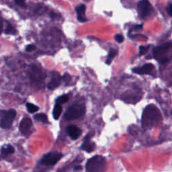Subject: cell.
Wrapping results in <instances>:
<instances>
[{
  "instance_id": "1",
  "label": "cell",
  "mask_w": 172,
  "mask_h": 172,
  "mask_svg": "<svg viewBox=\"0 0 172 172\" xmlns=\"http://www.w3.org/2000/svg\"><path fill=\"white\" fill-rule=\"evenodd\" d=\"M161 120V114L157 106L150 104L142 112V127L145 129H149L156 126Z\"/></svg>"
},
{
  "instance_id": "2",
  "label": "cell",
  "mask_w": 172,
  "mask_h": 172,
  "mask_svg": "<svg viewBox=\"0 0 172 172\" xmlns=\"http://www.w3.org/2000/svg\"><path fill=\"white\" fill-rule=\"evenodd\" d=\"M106 169V161L101 155H95L90 158L86 163L88 172H105Z\"/></svg>"
},
{
  "instance_id": "3",
  "label": "cell",
  "mask_w": 172,
  "mask_h": 172,
  "mask_svg": "<svg viewBox=\"0 0 172 172\" xmlns=\"http://www.w3.org/2000/svg\"><path fill=\"white\" fill-rule=\"evenodd\" d=\"M86 113V107L83 104H73L70 106L65 114V119L72 120L81 118Z\"/></svg>"
},
{
  "instance_id": "4",
  "label": "cell",
  "mask_w": 172,
  "mask_h": 172,
  "mask_svg": "<svg viewBox=\"0 0 172 172\" xmlns=\"http://www.w3.org/2000/svg\"><path fill=\"white\" fill-rule=\"evenodd\" d=\"M16 112L14 110L2 111L1 113V127L2 128H9L16 118Z\"/></svg>"
},
{
  "instance_id": "5",
  "label": "cell",
  "mask_w": 172,
  "mask_h": 172,
  "mask_svg": "<svg viewBox=\"0 0 172 172\" xmlns=\"http://www.w3.org/2000/svg\"><path fill=\"white\" fill-rule=\"evenodd\" d=\"M171 46L172 44L171 43H167L155 48L153 53L155 59H157L159 62L163 63H166L168 61V59H167V58L164 57V54L171 47Z\"/></svg>"
},
{
  "instance_id": "6",
  "label": "cell",
  "mask_w": 172,
  "mask_h": 172,
  "mask_svg": "<svg viewBox=\"0 0 172 172\" xmlns=\"http://www.w3.org/2000/svg\"><path fill=\"white\" fill-rule=\"evenodd\" d=\"M63 156L61 153L51 152L44 155L41 159L40 163L42 164L47 165H54L60 160Z\"/></svg>"
},
{
  "instance_id": "7",
  "label": "cell",
  "mask_w": 172,
  "mask_h": 172,
  "mask_svg": "<svg viewBox=\"0 0 172 172\" xmlns=\"http://www.w3.org/2000/svg\"><path fill=\"white\" fill-rule=\"evenodd\" d=\"M138 11L140 16L145 18L151 11V4L148 0H141L138 3Z\"/></svg>"
},
{
  "instance_id": "8",
  "label": "cell",
  "mask_w": 172,
  "mask_h": 172,
  "mask_svg": "<svg viewBox=\"0 0 172 172\" xmlns=\"http://www.w3.org/2000/svg\"><path fill=\"white\" fill-rule=\"evenodd\" d=\"M32 126V123L31 119L30 118H28V117H26V118L23 119L20 122L19 127L20 131L22 132L23 135H27L30 131Z\"/></svg>"
},
{
  "instance_id": "9",
  "label": "cell",
  "mask_w": 172,
  "mask_h": 172,
  "mask_svg": "<svg viewBox=\"0 0 172 172\" xmlns=\"http://www.w3.org/2000/svg\"><path fill=\"white\" fill-rule=\"evenodd\" d=\"M67 132L69 137L73 140L77 139L81 134V129L73 124L68 126L67 128Z\"/></svg>"
},
{
  "instance_id": "10",
  "label": "cell",
  "mask_w": 172,
  "mask_h": 172,
  "mask_svg": "<svg viewBox=\"0 0 172 172\" xmlns=\"http://www.w3.org/2000/svg\"><path fill=\"white\" fill-rule=\"evenodd\" d=\"M154 69V66L151 63L145 64L142 67H138L133 69L132 71L134 73L140 74V75H144V74H150L151 73V71Z\"/></svg>"
},
{
  "instance_id": "11",
  "label": "cell",
  "mask_w": 172,
  "mask_h": 172,
  "mask_svg": "<svg viewBox=\"0 0 172 172\" xmlns=\"http://www.w3.org/2000/svg\"><path fill=\"white\" fill-rule=\"evenodd\" d=\"M30 79L33 83H42L44 77L41 71L38 69H32L30 73Z\"/></svg>"
},
{
  "instance_id": "12",
  "label": "cell",
  "mask_w": 172,
  "mask_h": 172,
  "mask_svg": "<svg viewBox=\"0 0 172 172\" xmlns=\"http://www.w3.org/2000/svg\"><path fill=\"white\" fill-rule=\"evenodd\" d=\"M91 135H88L86 137L84 141H83V144L81 146V149L86 151L87 153H91L92 151H94L95 149V145L93 142H91L90 140Z\"/></svg>"
},
{
  "instance_id": "13",
  "label": "cell",
  "mask_w": 172,
  "mask_h": 172,
  "mask_svg": "<svg viewBox=\"0 0 172 172\" xmlns=\"http://www.w3.org/2000/svg\"><path fill=\"white\" fill-rule=\"evenodd\" d=\"M61 77L58 73H53L51 81L49 82L48 87L51 90H54L58 87L61 84Z\"/></svg>"
},
{
  "instance_id": "14",
  "label": "cell",
  "mask_w": 172,
  "mask_h": 172,
  "mask_svg": "<svg viewBox=\"0 0 172 172\" xmlns=\"http://www.w3.org/2000/svg\"><path fill=\"white\" fill-rule=\"evenodd\" d=\"M86 6L81 4V5H79L75 8V11L77 12V19L79 22H86L87 19L85 18V14H86Z\"/></svg>"
},
{
  "instance_id": "15",
  "label": "cell",
  "mask_w": 172,
  "mask_h": 172,
  "mask_svg": "<svg viewBox=\"0 0 172 172\" xmlns=\"http://www.w3.org/2000/svg\"><path fill=\"white\" fill-rule=\"evenodd\" d=\"M14 149L13 146H12L11 145H6L2 146V155L3 157H6L8 155L14 153Z\"/></svg>"
},
{
  "instance_id": "16",
  "label": "cell",
  "mask_w": 172,
  "mask_h": 172,
  "mask_svg": "<svg viewBox=\"0 0 172 172\" xmlns=\"http://www.w3.org/2000/svg\"><path fill=\"white\" fill-rule=\"evenodd\" d=\"M62 113V106L61 105L59 104H56L55 106H54L53 109V118L55 120H58L61 114Z\"/></svg>"
},
{
  "instance_id": "17",
  "label": "cell",
  "mask_w": 172,
  "mask_h": 172,
  "mask_svg": "<svg viewBox=\"0 0 172 172\" xmlns=\"http://www.w3.org/2000/svg\"><path fill=\"white\" fill-rule=\"evenodd\" d=\"M35 119L37 121L42 122L43 123H48V119L46 114H43V113H40V114H37L35 116Z\"/></svg>"
},
{
  "instance_id": "18",
  "label": "cell",
  "mask_w": 172,
  "mask_h": 172,
  "mask_svg": "<svg viewBox=\"0 0 172 172\" xmlns=\"http://www.w3.org/2000/svg\"><path fill=\"white\" fill-rule=\"evenodd\" d=\"M117 54V51H116V50H114V49H112L110 50V53H109V54H108V57L107 58V60L106 61V63L107 65H110L111 63V62L112 61L113 58H114Z\"/></svg>"
},
{
  "instance_id": "19",
  "label": "cell",
  "mask_w": 172,
  "mask_h": 172,
  "mask_svg": "<svg viewBox=\"0 0 172 172\" xmlns=\"http://www.w3.org/2000/svg\"><path fill=\"white\" fill-rule=\"evenodd\" d=\"M26 108L28 111L30 113H35L39 110V108L36 106V105L31 104V103H27L26 104Z\"/></svg>"
},
{
  "instance_id": "20",
  "label": "cell",
  "mask_w": 172,
  "mask_h": 172,
  "mask_svg": "<svg viewBox=\"0 0 172 172\" xmlns=\"http://www.w3.org/2000/svg\"><path fill=\"white\" fill-rule=\"evenodd\" d=\"M68 100H69V96L64 95L61 96V97H59V98H58L56 100V103L59 104H65L67 102Z\"/></svg>"
},
{
  "instance_id": "21",
  "label": "cell",
  "mask_w": 172,
  "mask_h": 172,
  "mask_svg": "<svg viewBox=\"0 0 172 172\" xmlns=\"http://www.w3.org/2000/svg\"><path fill=\"white\" fill-rule=\"evenodd\" d=\"M5 32H6V34L14 35L16 33V30L11 26V25H8V26H7V28H6V30Z\"/></svg>"
},
{
  "instance_id": "22",
  "label": "cell",
  "mask_w": 172,
  "mask_h": 172,
  "mask_svg": "<svg viewBox=\"0 0 172 172\" xmlns=\"http://www.w3.org/2000/svg\"><path fill=\"white\" fill-rule=\"evenodd\" d=\"M149 47H143V46H141L139 47V53L141 55H144L148 51Z\"/></svg>"
},
{
  "instance_id": "23",
  "label": "cell",
  "mask_w": 172,
  "mask_h": 172,
  "mask_svg": "<svg viewBox=\"0 0 172 172\" xmlns=\"http://www.w3.org/2000/svg\"><path fill=\"white\" fill-rule=\"evenodd\" d=\"M114 38H115L116 41L118 42L119 43H123V40H124V38H123V35H116Z\"/></svg>"
},
{
  "instance_id": "24",
  "label": "cell",
  "mask_w": 172,
  "mask_h": 172,
  "mask_svg": "<svg viewBox=\"0 0 172 172\" xmlns=\"http://www.w3.org/2000/svg\"><path fill=\"white\" fill-rule=\"evenodd\" d=\"M63 81L66 83H68L71 80V76L68 73H65L64 74L63 76Z\"/></svg>"
},
{
  "instance_id": "25",
  "label": "cell",
  "mask_w": 172,
  "mask_h": 172,
  "mask_svg": "<svg viewBox=\"0 0 172 172\" xmlns=\"http://www.w3.org/2000/svg\"><path fill=\"white\" fill-rule=\"evenodd\" d=\"M36 49V47L35 45L33 44H29L26 47V51L27 52H32L33 51H35V50Z\"/></svg>"
},
{
  "instance_id": "26",
  "label": "cell",
  "mask_w": 172,
  "mask_h": 172,
  "mask_svg": "<svg viewBox=\"0 0 172 172\" xmlns=\"http://www.w3.org/2000/svg\"><path fill=\"white\" fill-rule=\"evenodd\" d=\"M16 3L21 7H25V2L24 0H16Z\"/></svg>"
},
{
  "instance_id": "27",
  "label": "cell",
  "mask_w": 172,
  "mask_h": 172,
  "mask_svg": "<svg viewBox=\"0 0 172 172\" xmlns=\"http://www.w3.org/2000/svg\"><path fill=\"white\" fill-rule=\"evenodd\" d=\"M167 13H168L172 17V5L171 4H170V5L167 6Z\"/></svg>"
},
{
  "instance_id": "28",
  "label": "cell",
  "mask_w": 172,
  "mask_h": 172,
  "mask_svg": "<svg viewBox=\"0 0 172 172\" xmlns=\"http://www.w3.org/2000/svg\"><path fill=\"white\" fill-rule=\"evenodd\" d=\"M142 24H139V25H137V26L134 27V30L137 31V30H141V29H142Z\"/></svg>"
},
{
  "instance_id": "29",
  "label": "cell",
  "mask_w": 172,
  "mask_h": 172,
  "mask_svg": "<svg viewBox=\"0 0 172 172\" xmlns=\"http://www.w3.org/2000/svg\"><path fill=\"white\" fill-rule=\"evenodd\" d=\"M82 169V167L81 166V165H79V166H77V167H75V170H81Z\"/></svg>"
},
{
  "instance_id": "30",
  "label": "cell",
  "mask_w": 172,
  "mask_h": 172,
  "mask_svg": "<svg viewBox=\"0 0 172 172\" xmlns=\"http://www.w3.org/2000/svg\"><path fill=\"white\" fill-rule=\"evenodd\" d=\"M84 1H87V2H89L90 0H84Z\"/></svg>"
}]
</instances>
